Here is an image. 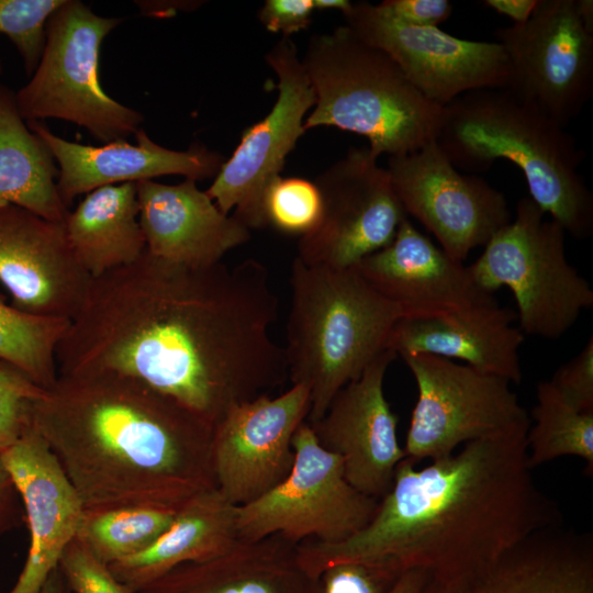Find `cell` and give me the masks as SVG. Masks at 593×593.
<instances>
[{
	"instance_id": "obj_46",
	"label": "cell",
	"mask_w": 593,
	"mask_h": 593,
	"mask_svg": "<svg viewBox=\"0 0 593 593\" xmlns=\"http://www.w3.org/2000/svg\"><path fill=\"white\" fill-rule=\"evenodd\" d=\"M1 72H2V61L0 59V75H1Z\"/></svg>"
},
{
	"instance_id": "obj_3",
	"label": "cell",
	"mask_w": 593,
	"mask_h": 593,
	"mask_svg": "<svg viewBox=\"0 0 593 593\" xmlns=\"http://www.w3.org/2000/svg\"><path fill=\"white\" fill-rule=\"evenodd\" d=\"M85 510L178 511L215 488L214 427L142 382L112 372L58 373L31 406Z\"/></svg>"
},
{
	"instance_id": "obj_32",
	"label": "cell",
	"mask_w": 593,
	"mask_h": 593,
	"mask_svg": "<svg viewBox=\"0 0 593 593\" xmlns=\"http://www.w3.org/2000/svg\"><path fill=\"white\" fill-rule=\"evenodd\" d=\"M264 210L267 225L281 233L302 237L317 225L322 198L314 181L279 176L266 191Z\"/></svg>"
},
{
	"instance_id": "obj_15",
	"label": "cell",
	"mask_w": 593,
	"mask_h": 593,
	"mask_svg": "<svg viewBox=\"0 0 593 593\" xmlns=\"http://www.w3.org/2000/svg\"><path fill=\"white\" fill-rule=\"evenodd\" d=\"M387 169L405 214L421 222L456 261L484 247L512 220L504 194L483 178L460 172L436 141L389 157Z\"/></svg>"
},
{
	"instance_id": "obj_25",
	"label": "cell",
	"mask_w": 593,
	"mask_h": 593,
	"mask_svg": "<svg viewBox=\"0 0 593 593\" xmlns=\"http://www.w3.org/2000/svg\"><path fill=\"white\" fill-rule=\"evenodd\" d=\"M136 593H320L281 535L239 539L220 556L182 563Z\"/></svg>"
},
{
	"instance_id": "obj_11",
	"label": "cell",
	"mask_w": 593,
	"mask_h": 593,
	"mask_svg": "<svg viewBox=\"0 0 593 593\" xmlns=\"http://www.w3.org/2000/svg\"><path fill=\"white\" fill-rule=\"evenodd\" d=\"M495 36L510 65L505 89L566 127L593 94V34L575 0H539L526 22Z\"/></svg>"
},
{
	"instance_id": "obj_45",
	"label": "cell",
	"mask_w": 593,
	"mask_h": 593,
	"mask_svg": "<svg viewBox=\"0 0 593 593\" xmlns=\"http://www.w3.org/2000/svg\"><path fill=\"white\" fill-rule=\"evenodd\" d=\"M314 10H338L343 14L347 13L353 2L348 0H313Z\"/></svg>"
},
{
	"instance_id": "obj_41",
	"label": "cell",
	"mask_w": 593,
	"mask_h": 593,
	"mask_svg": "<svg viewBox=\"0 0 593 593\" xmlns=\"http://www.w3.org/2000/svg\"><path fill=\"white\" fill-rule=\"evenodd\" d=\"M539 0H484L483 4L505 15L513 24L526 22L534 13Z\"/></svg>"
},
{
	"instance_id": "obj_42",
	"label": "cell",
	"mask_w": 593,
	"mask_h": 593,
	"mask_svg": "<svg viewBox=\"0 0 593 593\" xmlns=\"http://www.w3.org/2000/svg\"><path fill=\"white\" fill-rule=\"evenodd\" d=\"M427 573L422 570H409L401 574L389 593H419Z\"/></svg>"
},
{
	"instance_id": "obj_22",
	"label": "cell",
	"mask_w": 593,
	"mask_h": 593,
	"mask_svg": "<svg viewBox=\"0 0 593 593\" xmlns=\"http://www.w3.org/2000/svg\"><path fill=\"white\" fill-rule=\"evenodd\" d=\"M419 593H593V537L553 526L484 566L427 574Z\"/></svg>"
},
{
	"instance_id": "obj_37",
	"label": "cell",
	"mask_w": 593,
	"mask_h": 593,
	"mask_svg": "<svg viewBox=\"0 0 593 593\" xmlns=\"http://www.w3.org/2000/svg\"><path fill=\"white\" fill-rule=\"evenodd\" d=\"M550 383L579 412H593V337L553 373Z\"/></svg>"
},
{
	"instance_id": "obj_14",
	"label": "cell",
	"mask_w": 593,
	"mask_h": 593,
	"mask_svg": "<svg viewBox=\"0 0 593 593\" xmlns=\"http://www.w3.org/2000/svg\"><path fill=\"white\" fill-rule=\"evenodd\" d=\"M343 15L348 29L385 53L411 85L438 107L469 91L508 85L510 65L496 41L465 40L439 27L409 25L366 1L353 3Z\"/></svg>"
},
{
	"instance_id": "obj_23",
	"label": "cell",
	"mask_w": 593,
	"mask_h": 593,
	"mask_svg": "<svg viewBox=\"0 0 593 593\" xmlns=\"http://www.w3.org/2000/svg\"><path fill=\"white\" fill-rule=\"evenodd\" d=\"M138 221L152 256L188 267H206L250 239V230L223 213L197 181L135 182Z\"/></svg>"
},
{
	"instance_id": "obj_17",
	"label": "cell",
	"mask_w": 593,
	"mask_h": 593,
	"mask_svg": "<svg viewBox=\"0 0 593 593\" xmlns=\"http://www.w3.org/2000/svg\"><path fill=\"white\" fill-rule=\"evenodd\" d=\"M396 357L390 349L382 351L337 392L323 417L310 424L318 443L343 460L349 484L377 500L390 491L406 457L398 440V416L383 392L387 369Z\"/></svg>"
},
{
	"instance_id": "obj_2",
	"label": "cell",
	"mask_w": 593,
	"mask_h": 593,
	"mask_svg": "<svg viewBox=\"0 0 593 593\" xmlns=\"http://www.w3.org/2000/svg\"><path fill=\"white\" fill-rule=\"evenodd\" d=\"M529 425L530 418L469 441L422 469L405 457L368 525L339 542L298 544L299 564L314 580L339 562L398 575L450 574L490 563L561 525L559 506L532 475Z\"/></svg>"
},
{
	"instance_id": "obj_8",
	"label": "cell",
	"mask_w": 593,
	"mask_h": 593,
	"mask_svg": "<svg viewBox=\"0 0 593 593\" xmlns=\"http://www.w3.org/2000/svg\"><path fill=\"white\" fill-rule=\"evenodd\" d=\"M121 22L98 15L81 1L64 0L47 21L36 69L15 92L25 122L68 121L104 144L137 132L143 114L108 96L99 79L101 44Z\"/></svg>"
},
{
	"instance_id": "obj_29",
	"label": "cell",
	"mask_w": 593,
	"mask_h": 593,
	"mask_svg": "<svg viewBox=\"0 0 593 593\" xmlns=\"http://www.w3.org/2000/svg\"><path fill=\"white\" fill-rule=\"evenodd\" d=\"M537 403L527 432L528 463L532 469L564 456L585 461V473H593V412H579L569 405L549 380L536 387Z\"/></svg>"
},
{
	"instance_id": "obj_21",
	"label": "cell",
	"mask_w": 593,
	"mask_h": 593,
	"mask_svg": "<svg viewBox=\"0 0 593 593\" xmlns=\"http://www.w3.org/2000/svg\"><path fill=\"white\" fill-rule=\"evenodd\" d=\"M26 124L58 163L57 189L69 209L75 198L105 186L154 180L167 175L194 181L213 178L225 161L220 153L204 145H192L187 150L166 148L143 128L134 134L135 144L114 141L91 146L57 136L41 121Z\"/></svg>"
},
{
	"instance_id": "obj_38",
	"label": "cell",
	"mask_w": 593,
	"mask_h": 593,
	"mask_svg": "<svg viewBox=\"0 0 593 593\" xmlns=\"http://www.w3.org/2000/svg\"><path fill=\"white\" fill-rule=\"evenodd\" d=\"M313 11V0H267L258 11V19L269 32L290 37L309 27Z\"/></svg>"
},
{
	"instance_id": "obj_40",
	"label": "cell",
	"mask_w": 593,
	"mask_h": 593,
	"mask_svg": "<svg viewBox=\"0 0 593 593\" xmlns=\"http://www.w3.org/2000/svg\"><path fill=\"white\" fill-rule=\"evenodd\" d=\"M25 525L22 500L0 450V536Z\"/></svg>"
},
{
	"instance_id": "obj_30",
	"label": "cell",
	"mask_w": 593,
	"mask_h": 593,
	"mask_svg": "<svg viewBox=\"0 0 593 593\" xmlns=\"http://www.w3.org/2000/svg\"><path fill=\"white\" fill-rule=\"evenodd\" d=\"M178 511L153 506L85 510L75 540L105 566L149 547Z\"/></svg>"
},
{
	"instance_id": "obj_35",
	"label": "cell",
	"mask_w": 593,
	"mask_h": 593,
	"mask_svg": "<svg viewBox=\"0 0 593 593\" xmlns=\"http://www.w3.org/2000/svg\"><path fill=\"white\" fill-rule=\"evenodd\" d=\"M58 568L71 593H133L76 540L65 549Z\"/></svg>"
},
{
	"instance_id": "obj_20",
	"label": "cell",
	"mask_w": 593,
	"mask_h": 593,
	"mask_svg": "<svg viewBox=\"0 0 593 593\" xmlns=\"http://www.w3.org/2000/svg\"><path fill=\"white\" fill-rule=\"evenodd\" d=\"M354 268L405 318L440 315L496 300L475 283L468 266L450 258L407 217L388 246Z\"/></svg>"
},
{
	"instance_id": "obj_28",
	"label": "cell",
	"mask_w": 593,
	"mask_h": 593,
	"mask_svg": "<svg viewBox=\"0 0 593 593\" xmlns=\"http://www.w3.org/2000/svg\"><path fill=\"white\" fill-rule=\"evenodd\" d=\"M55 159L19 112L15 92L0 85V204L63 223L69 208L57 189Z\"/></svg>"
},
{
	"instance_id": "obj_16",
	"label": "cell",
	"mask_w": 593,
	"mask_h": 593,
	"mask_svg": "<svg viewBox=\"0 0 593 593\" xmlns=\"http://www.w3.org/2000/svg\"><path fill=\"white\" fill-rule=\"evenodd\" d=\"M309 412L303 384L230 406L213 429L212 467L216 488L232 504L253 502L289 475L292 438Z\"/></svg>"
},
{
	"instance_id": "obj_31",
	"label": "cell",
	"mask_w": 593,
	"mask_h": 593,
	"mask_svg": "<svg viewBox=\"0 0 593 593\" xmlns=\"http://www.w3.org/2000/svg\"><path fill=\"white\" fill-rule=\"evenodd\" d=\"M69 320L26 314L0 294V361L47 390L58 378L56 349Z\"/></svg>"
},
{
	"instance_id": "obj_39",
	"label": "cell",
	"mask_w": 593,
	"mask_h": 593,
	"mask_svg": "<svg viewBox=\"0 0 593 593\" xmlns=\"http://www.w3.org/2000/svg\"><path fill=\"white\" fill-rule=\"evenodd\" d=\"M378 4L396 21L423 27H439L452 12L448 0H384Z\"/></svg>"
},
{
	"instance_id": "obj_12",
	"label": "cell",
	"mask_w": 593,
	"mask_h": 593,
	"mask_svg": "<svg viewBox=\"0 0 593 593\" xmlns=\"http://www.w3.org/2000/svg\"><path fill=\"white\" fill-rule=\"evenodd\" d=\"M322 198L317 225L299 239L309 266L346 269L388 246L407 217L387 168L367 148H350L314 180Z\"/></svg>"
},
{
	"instance_id": "obj_9",
	"label": "cell",
	"mask_w": 593,
	"mask_h": 593,
	"mask_svg": "<svg viewBox=\"0 0 593 593\" xmlns=\"http://www.w3.org/2000/svg\"><path fill=\"white\" fill-rule=\"evenodd\" d=\"M294 461L277 486L237 506L239 539L281 535L293 544L343 541L368 525L379 500L356 490L345 478L343 460L325 449L307 422L292 438Z\"/></svg>"
},
{
	"instance_id": "obj_27",
	"label": "cell",
	"mask_w": 593,
	"mask_h": 593,
	"mask_svg": "<svg viewBox=\"0 0 593 593\" xmlns=\"http://www.w3.org/2000/svg\"><path fill=\"white\" fill-rule=\"evenodd\" d=\"M63 224L75 258L91 279L131 265L146 249L135 182L87 193Z\"/></svg>"
},
{
	"instance_id": "obj_44",
	"label": "cell",
	"mask_w": 593,
	"mask_h": 593,
	"mask_svg": "<svg viewBox=\"0 0 593 593\" xmlns=\"http://www.w3.org/2000/svg\"><path fill=\"white\" fill-rule=\"evenodd\" d=\"M578 15L588 32L593 34V1L575 0Z\"/></svg>"
},
{
	"instance_id": "obj_43",
	"label": "cell",
	"mask_w": 593,
	"mask_h": 593,
	"mask_svg": "<svg viewBox=\"0 0 593 593\" xmlns=\"http://www.w3.org/2000/svg\"><path fill=\"white\" fill-rule=\"evenodd\" d=\"M40 593H71L58 567L49 574Z\"/></svg>"
},
{
	"instance_id": "obj_18",
	"label": "cell",
	"mask_w": 593,
	"mask_h": 593,
	"mask_svg": "<svg viewBox=\"0 0 593 593\" xmlns=\"http://www.w3.org/2000/svg\"><path fill=\"white\" fill-rule=\"evenodd\" d=\"M90 281L70 249L63 223L0 204V283L15 309L70 321Z\"/></svg>"
},
{
	"instance_id": "obj_36",
	"label": "cell",
	"mask_w": 593,
	"mask_h": 593,
	"mask_svg": "<svg viewBox=\"0 0 593 593\" xmlns=\"http://www.w3.org/2000/svg\"><path fill=\"white\" fill-rule=\"evenodd\" d=\"M399 577L359 562H339L318 577L320 593H389Z\"/></svg>"
},
{
	"instance_id": "obj_1",
	"label": "cell",
	"mask_w": 593,
	"mask_h": 593,
	"mask_svg": "<svg viewBox=\"0 0 593 593\" xmlns=\"http://www.w3.org/2000/svg\"><path fill=\"white\" fill-rule=\"evenodd\" d=\"M279 301L265 265L169 262L145 251L90 281L56 349L58 373L112 372L211 426L288 378L270 336Z\"/></svg>"
},
{
	"instance_id": "obj_34",
	"label": "cell",
	"mask_w": 593,
	"mask_h": 593,
	"mask_svg": "<svg viewBox=\"0 0 593 593\" xmlns=\"http://www.w3.org/2000/svg\"><path fill=\"white\" fill-rule=\"evenodd\" d=\"M44 393L16 368L0 361V450L13 445L31 426V406Z\"/></svg>"
},
{
	"instance_id": "obj_33",
	"label": "cell",
	"mask_w": 593,
	"mask_h": 593,
	"mask_svg": "<svg viewBox=\"0 0 593 593\" xmlns=\"http://www.w3.org/2000/svg\"><path fill=\"white\" fill-rule=\"evenodd\" d=\"M64 0H0V34L18 49L29 76L36 69L45 46L46 24Z\"/></svg>"
},
{
	"instance_id": "obj_6",
	"label": "cell",
	"mask_w": 593,
	"mask_h": 593,
	"mask_svg": "<svg viewBox=\"0 0 593 593\" xmlns=\"http://www.w3.org/2000/svg\"><path fill=\"white\" fill-rule=\"evenodd\" d=\"M302 63L315 96L305 131L332 126L358 134L378 158L406 155L436 139L443 108L346 25L313 35Z\"/></svg>"
},
{
	"instance_id": "obj_7",
	"label": "cell",
	"mask_w": 593,
	"mask_h": 593,
	"mask_svg": "<svg viewBox=\"0 0 593 593\" xmlns=\"http://www.w3.org/2000/svg\"><path fill=\"white\" fill-rule=\"evenodd\" d=\"M545 215L522 198L511 222L468 269L482 290L512 291L524 335L557 339L593 306V290L567 259L564 230Z\"/></svg>"
},
{
	"instance_id": "obj_4",
	"label": "cell",
	"mask_w": 593,
	"mask_h": 593,
	"mask_svg": "<svg viewBox=\"0 0 593 593\" xmlns=\"http://www.w3.org/2000/svg\"><path fill=\"white\" fill-rule=\"evenodd\" d=\"M436 143L452 165L485 171L497 159L524 175L529 198L566 233H593V195L579 168L585 157L566 127L507 89L466 92L443 108Z\"/></svg>"
},
{
	"instance_id": "obj_5",
	"label": "cell",
	"mask_w": 593,
	"mask_h": 593,
	"mask_svg": "<svg viewBox=\"0 0 593 593\" xmlns=\"http://www.w3.org/2000/svg\"><path fill=\"white\" fill-rule=\"evenodd\" d=\"M283 347L292 384L310 391L307 423L387 348L400 309L354 268L309 266L294 258Z\"/></svg>"
},
{
	"instance_id": "obj_19",
	"label": "cell",
	"mask_w": 593,
	"mask_h": 593,
	"mask_svg": "<svg viewBox=\"0 0 593 593\" xmlns=\"http://www.w3.org/2000/svg\"><path fill=\"white\" fill-rule=\"evenodd\" d=\"M25 513L30 547L8 593H40L75 540L85 508L44 439L30 426L2 451Z\"/></svg>"
},
{
	"instance_id": "obj_26",
	"label": "cell",
	"mask_w": 593,
	"mask_h": 593,
	"mask_svg": "<svg viewBox=\"0 0 593 593\" xmlns=\"http://www.w3.org/2000/svg\"><path fill=\"white\" fill-rule=\"evenodd\" d=\"M236 510L216 486L203 491L178 510L149 547L108 567L136 593L182 563L211 559L233 547L239 540Z\"/></svg>"
},
{
	"instance_id": "obj_13",
	"label": "cell",
	"mask_w": 593,
	"mask_h": 593,
	"mask_svg": "<svg viewBox=\"0 0 593 593\" xmlns=\"http://www.w3.org/2000/svg\"><path fill=\"white\" fill-rule=\"evenodd\" d=\"M278 78V97L270 112L247 127L232 156L205 190L219 209L249 230L267 226L264 199L280 176L286 158L305 132V114L315 96L302 58L290 37H281L266 54Z\"/></svg>"
},
{
	"instance_id": "obj_10",
	"label": "cell",
	"mask_w": 593,
	"mask_h": 593,
	"mask_svg": "<svg viewBox=\"0 0 593 593\" xmlns=\"http://www.w3.org/2000/svg\"><path fill=\"white\" fill-rule=\"evenodd\" d=\"M403 360L418 391L404 447L415 465L529 418L504 378L433 355Z\"/></svg>"
},
{
	"instance_id": "obj_24",
	"label": "cell",
	"mask_w": 593,
	"mask_h": 593,
	"mask_svg": "<svg viewBox=\"0 0 593 593\" xmlns=\"http://www.w3.org/2000/svg\"><path fill=\"white\" fill-rule=\"evenodd\" d=\"M515 320L516 312L496 300L429 317H401L387 348L402 358L433 355L459 359L479 371L519 383L518 351L524 334L513 325Z\"/></svg>"
}]
</instances>
